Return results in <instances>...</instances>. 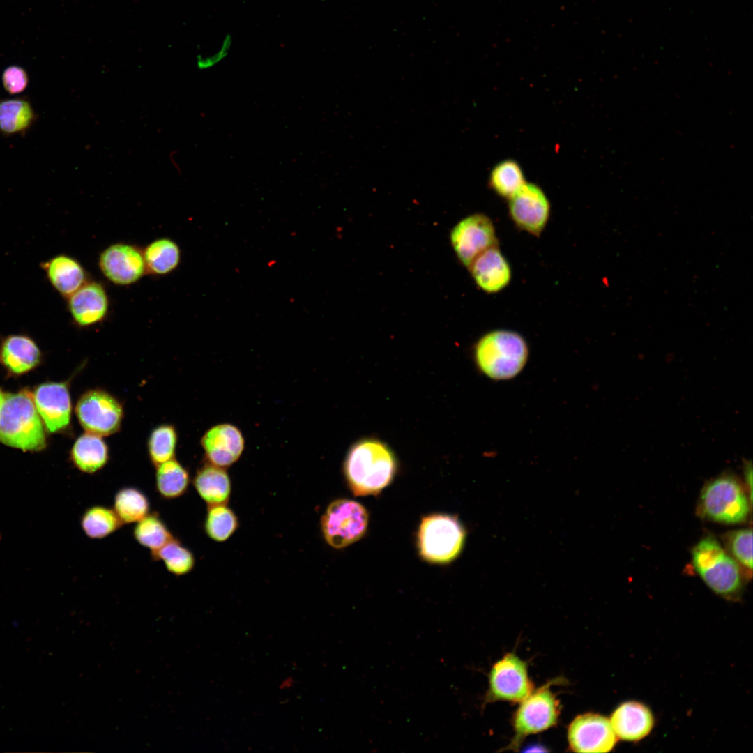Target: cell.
Wrapping results in <instances>:
<instances>
[{
  "mask_svg": "<svg viewBox=\"0 0 753 753\" xmlns=\"http://www.w3.org/2000/svg\"><path fill=\"white\" fill-rule=\"evenodd\" d=\"M397 469L394 452L385 442L374 437L353 443L343 467L347 482L358 496L379 493L391 482Z\"/></svg>",
  "mask_w": 753,
  "mask_h": 753,
  "instance_id": "obj_1",
  "label": "cell"
},
{
  "mask_svg": "<svg viewBox=\"0 0 753 753\" xmlns=\"http://www.w3.org/2000/svg\"><path fill=\"white\" fill-rule=\"evenodd\" d=\"M474 360L480 371L494 380H507L524 367L528 348L524 338L508 330H495L482 336L474 347Z\"/></svg>",
  "mask_w": 753,
  "mask_h": 753,
  "instance_id": "obj_2",
  "label": "cell"
},
{
  "mask_svg": "<svg viewBox=\"0 0 753 753\" xmlns=\"http://www.w3.org/2000/svg\"><path fill=\"white\" fill-rule=\"evenodd\" d=\"M0 441L28 451L45 447L43 421L30 392L22 390L6 395L0 410Z\"/></svg>",
  "mask_w": 753,
  "mask_h": 753,
  "instance_id": "obj_3",
  "label": "cell"
},
{
  "mask_svg": "<svg viewBox=\"0 0 753 753\" xmlns=\"http://www.w3.org/2000/svg\"><path fill=\"white\" fill-rule=\"evenodd\" d=\"M692 559L695 570L713 591L726 598L737 596L742 588L738 564L715 538L701 539L692 550Z\"/></svg>",
  "mask_w": 753,
  "mask_h": 753,
  "instance_id": "obj_4",
  "label": "cell"
},
{
  "mask_svg": "<svg viewBox=\"0 0 753 753\" xmlns=\"http://www.w3.org/2000/svg\"><path fill=\"white\" fill-rule=\"evenodd\" d=\"M751 503L739 481L732 475L723 474L704 486L698 509L707 519L738 524L747 519Z\"/></svg>",
  "mask_w": 753,
  "mask_h": 753,
  "instance_id": "obj_5",
  "label": "cell"
},
{
  "mask_svg": "<svg viewBox=\"0 0 753 753\" xmlns=\"http://www.w3.org/2000/svg\"><path fill=\"white\" fill-rule=\"evenodd\" d=\"M465 531L456 517L430 515L423 518L418 533L420 556L431 563H448L461 552Z\"/></svg>",
  "mask_w": 753,
  "mask_h": 753,
  "instance_id": "obj_6",
  "label": "cell"
},
{
  "mask_svg": "<svg viewBox=\"0 0 753 753\" xmlns=\"http://www.w3.org/2000/svg\"><path fill=\"white\" fill-rule=\"evenodd\" d=\"M368 514L359 503L337 499L329 504L321 519V528L326 542L342 549L360 540L366 532Z\"/></svg>",
  "mask_w": 753,
  "mask_h": 753,
  "instance_id": "obj_7",
  "label": "cell"
},
{
  "mask_svg": "<svg viewBox=\"0 0 753 753\" xmlns=\"http://www.w3.org/2000/svg\"><path fill=\"white\" fill-rule=\"evenodd\" d=\"M558 702L549 685H543L521 701L513 720L514 737L508 745L516 749L525 737L556 724Z\"/></svg>",
  "mask_w": 753,
  "mask_h": 753,
  "instance_id": "obj_8",
  "label": "cell"
},
{
  "mask_svg": "<svg viewBox=\"0 0 753 753\" xmlns=\"http://www.w3.org/2000/svg\"><path fill=\"white\" fill-rule=\"evenodd\" d=\"M75 413L82 427L89 433L109 436L119 431L123 418L122 404L101 389L85 392L78 400Z\"/></svg>",
  "mask_w": 753,
  "mask_h": 753,
  "instance_id": "obj_9",
  "label": "cell"
},
{
  "mask_svg": "<svg viewBox=\"0 0 753 753\" xmlns=\"http://www.w3.org/2000/svg\"><path fill=\"white\" fill-rule=\"evenodd\" d=\"M533 691L526 662L515 653L505 654L492 667L485 702H521Z\"/></svg>",
  "mask_w": 753,
  "mask_h": 753,
  "instance_id": "obj_10",
  "label": "cell"
},
{
  "mask_svg": "<svg viewBox=\"0 0 753 753\" xmlns=\"http://www.w3.org/2000/svg\"><path fill=\"white\" fill-rule=\"evenodd\" d=\"M450 241L459 261L469 268L473 260L486 250L497 246L494 225L484 214L470 215L452 228Z\"/></svg>",
  "mask_w": 753,
  "mask_h": 753,
  "instance_id": "obj_11",
  "label": "cell"
},
{
  "mask_svg": "<svg viewBox=\"0 0 753 753\" xmlns=\"http://www.w3.org/2000/svg\"><path fill=\"white\" fill-rule=\"evenodd\" d=\"M570 748L575 752H609L616 745L609 719L597 713L577 716L568 730Z\"/></svg>",
  "mask_w": 753,
  "mask_h": 753,
  "instance_id": "obj_12",
  "label": "cell"
},
{
  "mask_svg": "<svg viewBox=\"0 0 753 753\" xmlns=\"http://www.w3.org/2000/svg\"><path fill=\"white\" fill-rule=\"evenodd\" d=\"M508 209L510 218L519 229L538 236L548 222L550 204L538 185L525 183L509 198Z\"/></svg>",
  "mask_w": 753,
  "mask_h": 753,
  "instance_id": "obj_13",
  "label": "cell"
},
{
  "mask_svg": "<svg viewBox=\"0 0 753 753\" xmlns=\"http://www.w3.org/2000/svg\"><path fill=\"white\" fill-rule=\"evenodd\" d=\"M100 268L105 277L116 285H130L147 272L143 251L137 246L118 243L100 254Z\"/></svg>",
  "mask_w": 753,
  "mask_h": 753,
  "instance_id": "obj_14",
  "label": "cell"
},
{
  "mask_svg": "<svg viewBox=\"0 0 753 753\" xmlns=\"http://www.w3.org/2000/svg\"><path fill=\"white\" fill-rule=\"evenodd\" d=\"M33 399L37 411L49 432H56L68 426L71 401L66 383L49 382L41 384L35 390Z\"/></svg>",
  "mask_w": 753,
  "mask_h": 753,
  "instance_id": "obj_15",
  "label": "cell"
},
{
  "mask_svg": "<svg viewBox=\"0 0 753 753\" xmlns=\"http://www.w3.org/2000/svg\"><path fill=\"white\" fill-rule=\"evenodd\" d=\"M201 445L208 463L225 469L239 459L245 439L236 426L222 423L208 429L201 437Z\"/></svg>",
  "mask_w": 753,
  "mask_h": 753,
  "instance_id": "obj_16",
  "label": "cell"
},
{
  "mask_svg": "<svg viewBox=\"0 0 753 753\" xmlns=\"http://www.w3.org/2000/svg\"><path fill=\"white\" fill-rule=\"evenodd\" d=\"M618 738L627 742H638L652 731L655 719L646 704L637 701H626L619 704L609 719Z\"/></svg>",
  "mask_w": 753,
  "mask_h": 753,
  "instance_id": "obj_17",
  "label": "cell"
},
{
  "mask_svg": "<svg viewBox=\"0 0 753 753\" xmlns=\"http://www.w3.org/2000/svg\"><path fill=\"white\" fill-rule=\"evenodd\" d=\"M66 299L73 321L82 327L102 321L108 312L107 293L102 285L96 282L87 281Z\"/></svg>",
  "mask_w": 753,
  "mask_h": 753,
  "instance_id": "obj_18",
  "label": "cell"
},
{
  "mask_svg": "<svg viewBox=\"0 0 753 753\" xmlns=\"http://www.w3.org/2000/svg\"><path fill=\"white\" fill-rule=\"evenodd\" d=\"M469 269L476 284L490 294L503 289L512 277L510 264L497 246L480 254Z\"/></svg>",
  "mask_w": 753,
  "mask_h": 753,
  "instance_id": "obj_19",
  "label": "cell"
},
{
  "mask_svg": "<svg viewBox=\"0 0 753 753\" xmlns=\"http://www.w3.org/2000/svg\"><path fill=\"white\" fill-rule=\"evenodd\" d=\"M40 266L51 286L66 298L88 281L82 264L68 254H56L42 262Z\"/></svg>",
  "mask_w": 753,
  "mask_h": 753,
  "instance_id": "obj_20",
  "label": "cell"
},
{
  "mask_svg": "<svg viewBox=\"0 0 753 753\" xmlns=\"http://www.w3.org/2000/svg\"><path fill=\"white\" fill-rule=\"evenodd\" d=\"M40 356L37 344L27 335H9L1 342L0 363L11 374L28 372L37 366Z\"/></svg>",
  "mask_w": 753,
  "mask_h": 753,
  "instance_id": "obj_21",
  "label": "cell"
},
{
  "mask_svg": "<svg viewBox=\"0 0 753 753\" xmlns=\"http://www.w3.org/2000/svg\"><path fill=\"white\" fill-rule=\"evenodd\" d=\"M193 485L208 505L226 504L229 499L231 485L225 468L207 462L197 471Z\"/></svg>",
  "mask_w": 753,
  "mask_h": 753,
  "instance_id": "obj_22",
  "label": "cell"
},
{
  "mask_svg": "<svg viewBox=\"0 0 753 753\" xmlns=\"http://www.w3.org/2000/svg\"><path fill=\"white\" fill-rule=\"evenodd\" d=\"M70 458L79 471L94 474L107 464L109 448L102 436L87 432L79 436L74 443Z\"/></svg>",
  "mask_w": 753,
  "mask_h": 753,
  "instance_id": "obj_23",
  "label": "cell"
},
{
  "mask_svg": "<svg viewBox=\"0 0 753 753\" xmlns=\"http://www.w3.org/2000/svg\"><path fill=\"white\" fill-rule=\"evenodd\" d=\"M31 103L22 97L0 99V133L6 136L22 135L36 120Z\"/></svg>",
  "mask_w": 753,
  "mask_h": 753,
  "instance_id": "obj_24",
  "label": "cell"
},
{
  "mask_svg": "<svg viewBox=\"0 0 753 753\" xmlns=\"http://www.w3.org/2000/svg\"><path fill=\"white\" fill-rule=\"evenodd\" d=\"M155 468V490L162 499L173 500L187 492L190 482V474L178 461L172 458Z\"/></svg>",
  "mask_w": 753,
  "mask_h": 753,
  "instance_id": "obj_25",
  "label": "cell"
},
{
  "mask_svg": "<svg viewBox=\"0 0 753 753\" xmlns=\"http://www.w3.org/2000/svg\"><path fill=\"white\" fill-rule=\"evenodd\" d=\"M113 510L123 524H135L150 512L151 503L140 489L123 487L114 496Z\"/></svg>",
  "mask_w": 753,
  "mask_h": 753,
  "instance_id": "obj_26",
  "label": "cell"
},
{
  "mask_svg": "<svg viewBox=\"0 0 753 753\" xmlns=\"http://www.w3.org/2000/svg\"><path fill=\"white\" fill-rule=\"evenodd\" d=\"M146 271L154 275H165L179 264L181 251L172 239L162 238L149 243L143 251Z\"/></svg>",
  "mask_w": 753,
  "mask_h": 753,
  "instance_id": "obj_27",
  "label": "cell"
},
{
  "mask_svg": "<svg viewBox=\"0 0 753 753\" xmlns=\"http://www.w3.org/2000/svg\"><path fill=\"white\" fill-rule=\"evenodd\" d=\"M123 525L113 508L102 505L90 506L80 518V526L84 534L95 540L111 535Z\"/></svg>",
  "mask_w": 753,
  "mask_h": 753,
  "instance_id": "obj_28",
  "label": "cell"
},
{
  "mask_svg": "<svg viewBox=\"0 0 753 753\" xmlns=\"http://www.w3.org/2000/svg\"><path fill=\"white\" fill-rule=\"evenodd\" d=\"M133 537L142 547L155 553L174 536L158 512H150L135 523Z\"/></svg>",
  "mask_w": 753,
  "mask_h": 753,
  "instance_id": "obj_29",
  "label": "cell"
},
{
  "mask_svg": "<svg viewBox=\"0 0 753 753\" xmlns=\"http://www.w3.org/2000/svg\"><path fill=\"white\" fill-rule=\"evenodd\" d=\"M151 557L155 561H161L167 570L176 577L190 573L195 564L193 553L176 537Z\"/></svg>",
  "mask_w": 753,
  "mask_h": 753,
  "instance_id": "obj_30",
  "label": "cell"
},
{
  "mask_svg": "<svg viewBox=\"0 0 753 753\" xmlns=\"http://www.w3.org/2000/svg\"><path fill=\"white\" fill-rule=\"evenodd\" d=\"M238 526V518L226 504L208 505L204 520L206 535L216 542L229 538Z\"/></svg>",
  "mask_w": 753,
  "mask_h": 753,
  "instance_id": "obj_31",
  "label": "cell"
},
{
  "mask_svg": "<svg viewBox=\"0 0 753 753\" xmlns=\"http://www.w3.org/2000/svg\"><path fill=\"white\" fill-rule=\"evenodd\" d=\"M525 183L522 168L517 162L512 160L499 162L491 172V188L503 197L509 199Z\"/></svg>",
  "mask_w": 753,
  "mask_h": 753,
  "instance_id": "obj_32",
  "label": "cell"
},
{
  "mask_svg": "<svg viewBox=\"0 0 753 753\" xmlns=\"http://www.w3.org/2000/svg\"><path fill=\"white\" fill-rule=\"evenodd\" d=\"M177 441L178 434L173 425L164 424L155 427L148 440V452L151 463L157 466L174 458Z\"/></svg>",
  "mask_w": 753,
  "mask_h": 753,
  "instance_id": "obj_33",
  "label": "cell"
},
{
  "mask_svg": "<svg viewBox=\"0 0 753 753\" xmlns=\"http://www.w3.org/2000/svg\"><path fill=\"white\" fill-rule=\"evenodd\" d=\"M726 544L736 560L749 570L752 569V531L740 529L726 535Z\"/></svg>",
  "mask_w": 753,
  "mask_h": 753,
  "instance_id": "obj_34",
  "label": "cell"
},
{
  "mask_svg": "<svg viewBox=\"0 0 753 753\" xmlns=\"http://www.w3.org/2000/svg\"><path fill=\"white\" fill-rule=\"evenodd\" d=\"M4 89L11 95L22 93L29 83L28 75L21 67L13 66L7 68L2 75Z\"/></svg>",
  "mask_w": 753,
  "mask_h": 753,
  "instance_id": "obj_35",
  "label": "cell"
},
{
  "mask_svg": "<svg viewBox=\"0 0 753 753\" xmlns=\"http://www.w3.org/2000/svg\"><path fill=\"white\" fill-rule=\"evenodd\" d=\"M744 475L745 479L747 482V485L749 487L750 495L752 496V466L751 462H747L744 464Z\"/></svg>",
  "mask_w": 753,
  "mask_h": 753,
  "instance_id": "obj_36",
  "label": "cell"
},
{
  "mask_svg": "<svg viewBox=\"0 0 753 753\" xmlns=\"http://www.w3.org/2000/svg\"><path fill=\"white\" fill-rule=\"evenodd\" d=\"M294 684V679L291 676H287L285 678L279 685V687L281 690H287L291 688Z\"/></svg>",
  "mask_w": 753,
  "mask_h": 753,
  "instance_id": "obj_37",
  "label": "cell"
},
{
  "mask_svg": "<svg viewBox=\"0 0 753 753\" xmlns=\"http://www.w3.org/2000/svg\"><path fill=\"white\" fill-rule=\"evenodd\" d=\"M526 752H546V748L542 745H534L526 747Z\"/></svg>",
  "mask_w": 753,
  "mask_h": 753,
  "instance_id": "obj_38",
  "label": "cell"
},
{
  "mask_svg": "<svg viewBox=\"0 0 753 753\" xmlns=\"http://www.w3.org/2000/svg\"><path fill=\"white\" fill-rule=\"evenodd\" d=\"M5 397H6V395H4V393H3V392H2V391H1V390H0V410H1V407H2V405H3V402H4Z\"/></svg>",
  "mask_w": 753,
  "mask_h": 753,
  "instance_id": "obj_39",
  "label": "cell"
}]
</instances>
